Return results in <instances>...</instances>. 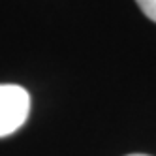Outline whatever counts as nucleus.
<instances>
[{
    "instance_id": "obj_1",
    "label": "nucleus",
    "mask_w": 156,
    "mask_h": 156,
    "mask_svg": "<svg viewBox=\"0 0 156 156\" xmlns=\"http://www.w3.org/2000/svg\"><path fill=\"white\" fill-rule=\"evenodd\" d=\"M30 111V96L19 85H0V137L25 124Z\"/></svg>"
},
{
    "instance_id": "obj_2",
    "label": "nucleus",
    "mask_w": 156,
    "mask_h": 156,
    "mask_svg": "<svg viewBox=\"0 0 156 156\" xmlns=\"http://www.w3.org/2000/svg\"><path fill=\"white\" fill-rule=\"evenodd\" d=\"M136 2L141 8V12L156 23V0H136Z\"/></svg>"
},
{
    "instance_id": "obj_3",
    "label": "nucleus",
    "mask_w": 156,
    "mask_h": 156,
    "mask_svg": "<svg viewBox=\"0 0 156 156\" xmlns=\"http://www.w3.org/2000/svg\"><path fill=\"white\" fill-rule=\"evenodd\" d=\"M128 156H149V154H128Z\"/></svg>"
}]
</instances>
